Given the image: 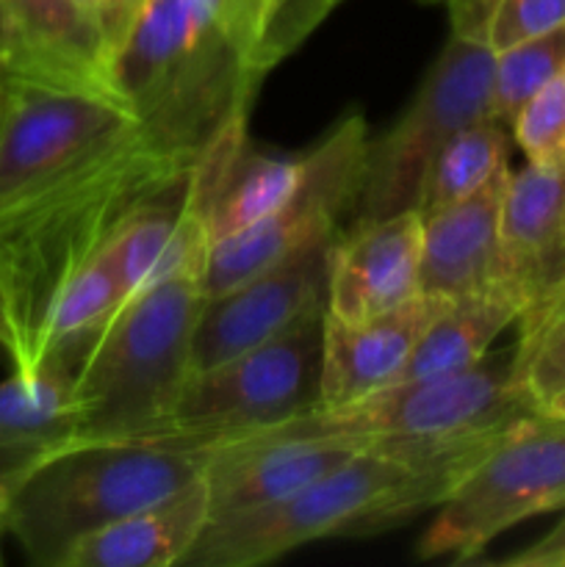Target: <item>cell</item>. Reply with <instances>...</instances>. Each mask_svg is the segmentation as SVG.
I'll list each match as a JSON object with an SVG mask.
<instances>
[{"mask_svg": "<svg viewBox=\"0 0 565 567\" xmlns=\"http://www.w3.org/2000/svg\"><path fill=\"white\" fill-rule=\"evenodd\" d=\"M496 280L518 291L524 310L565 282V164L526 161L507 175Z\"/></svg>", "mask_w": 565, "mask_h": 567, "instance_id": "obj_15", "label": "cell"}, {"mask_svg": "<svg viewBox=\"0 0 565 567\" xmlns=\"http://www.w3.org/2000/svg\"><path fill=\"white\" fill-rule=\"evenodd\" d=\"M421 230L419 210L355 221L332 247L327 313L358 324L410 302L419 293Z\"/></svg>", "mask_w": 565, "mask_h": 567, "instance_id": "obj_14", "label": "cell"}, {"mask_svg": "<svg viewBox=\"0 0 565 567\" xmlns=\"http://www.w3.org/2000/svg\"><path fill=\"white\" fill-rule=\"evenodd\" d=\"M336 238H321L208 299L194 332V371L214 369L327 310Z\"/></svg>", "mask_w": 565, "mask_h": 567, "instance_id": "obj_11", "label": "cell"}, {"mask_svg": "<svg viewBox=\"0 0 565 567\" xmlns=\"http://www.w3.org/2000/svg\"><path fill=\"white\" fill-rule=\"evenodd\" d=\"M530 164H565V75L543 86L510 122Z\"/></svg>", "mask_w": 565, "mask_h": 567, "instance_id": "obj_26", "label": "cell"}, {"mask_svg": "<svg viewBox=\"0 0 565 567\" xmlns=\"http://www.w3.org/2000/svg\"><path fill=\"white\" fill-rule=\"evenodd\" d=\"M125 293L103 247L61 286L50 302L39 330L33 369L39 363H53L78 377L86 354L92 352L109 321L120 313Z\"/></svg>", "mask_w": 565, "mask_h": 567, "instance_id": "obj_22", "label": "cell"}, {"mask_svg": "<svg viewBox=\"0 0 565 567\" xmlns=\"http://www.w3.org/2000/svg\"><path fill=\"white\" fill-rule=\"evenodd\" d=\"M557 25H565V0H496L487 20L485 44L499 53Z\"/></svg>", "mask_w": 565, "mask_h": 567, "instance_id": "obj_27", "label": "cell"}, {"mask_svg": "<svg viewBox=\"0 0 565 567\" xmlns=\"http://www.w3.org/2000/svg\"><path fill=\"white\" fill-rule=\"evenodd\" d=\"M493 3H496V0H446L454 37L485 42V31H487V20H491Z\"/></svg>", "mask_w": 565, "mask_h": 567, "instance_id": "obj_31", "label": "cell"}, {"mask_svg": "<svg viewBox=\"0 0 565 567\" xmlns=\"http://www.w3.org/2000/svg\"><path fill=\"white\" fill-rule=\"evenodd\" d=\"M205 457L177 437L72 443L9 498V532L33 565L64 567L89 535L203 476Z\"/></svg>", "mask_w": 565, "mask_h": 567, "instance_id": "obj_5", "label": "cell"}, {"mask_svg": "<svg viewBox=\"0 0 565 567\" xmlns=\"http://www.w3.org/2000/svg\"><path fill=\"white\" fill-rule=\"evenodd\" d=\"M502 565L513 567H565V515L548 535L532 543L526 551L502 559Z\"/></svg>", "mask_w": 565, "mask_h": 567, "instance_id": "obj_30", "label": "cell"}, {"mask_svg": "<svg viewBox=\"0 0 565 567\" xmlns=\"http://www.w3.org/2000/svg\"><path fill=\"white\" fill-rule=\"evenodd\" d=\"M543 413L554 415V419H565V391L557 393L554 399H548V402L543 404Z\"/></svg>", "mask_w": 565, "mask_h": 567, "instance_id": "obj_32", "label": "cell"}, {"mask_svg": "<svg viewBox=\"0 0 565 567\" xmlns=\"http://www.w3.org/2000/svg\"><path fill=\"white\" fill-rule=\"evenodd\" d=\"M565 75V25L552 28L546 33L524 39V42L504 48L496 53L493 66V120L510 127L521 109L548 86Z\"/></svg>", "mask_w": 565, "mask_h": 567, "instance_id": "obj_25", "label": "cell"}, {"mask_svg": "<svg viewBox=\"0 0 565 567\" xmlns=\"http://www.w3.org/2000/svg\"><path fill=\"white\" fill-rule=\"evenodd\" d=\"M72 3L100 28L111 48V59H114V50L125 42L127 31L147 0H72Z\"/></svg>", "mask_w": 565, "mask_h": 567, "instance_id": "obj_29", "label": "cell"}, {"mask_svg": "<svg viewBox=\"0 0 565 567\" xmlns=\"http://www.w3.org/2000/svg\"><path fill=\"white\" fill-rule=\"evenodd\" d=\"M205 302L203 277H177L122 305L75 377V443L166 435L194 374V332Z\"/></svg>", "mask_w": 565, "mask_h": 567, "instance_id": "obj_4", "label": "cell"}, {"mask_svg": "<svg viewBox=\"0 0 565 567\" xmlns=\"http://www.w3.org/2000/svg\"><path fill=\"white\" fill-rule=\"evenodd\" d=\"M302 175V155L260 153L247 133L222 144L194 172V199L210 244L247 230L269 216Z\"/></svg>", "mask_w": 565, "mask_h": 567, "instance_id": "obj_19", "label": "cell"}, {"mask_svg": "<svg viewBox=\"0 0 565 567\" xmlns=\"http://www.w3.org/2000/svg\"><path fill=\"white\" fill-rule=\"evenodd\" d=\"M282 0H147L111 59V89L170 158L203 166L247 133L264 78L282 61Z\"/></svg>", "mask_w": 565, "mask_h": 567, "instance_id": "obj_1", "label": "cell"}, {"mask_svg": "<svg viewBox=\"0 0 565 567\" xmlns=\"http://www.w3.org/2000/svg\"><path fill=\"white\" fill-rule=\"evenodd\" d=\"M515 382L537 408L565 391V282L537 299L515 321Z\"/></svg>", "mask_w": 565, "mask_h": 567, "instance_id": "obj_24", "label": "cell"}, {"mask_svg": "<svg viewBox=\"0 0 565 567\" xmlns=\"http://www.w3.org/2000/svg\"><path fill=\"white\" fill-rule=\"evenodd\" d=\"M524 299L504 282L446 299L415 343L397 382H421L458 374L485 358L496 338L518 321ZM393 382V385H397Z\"/></svg>", "mask_w": 565, "mask_h": 567, "instance_id": "obj_21", "label": "cell"}, {"mask_svg": "<svg viewBox=\"0 0 565 567\" xmlns=\"http://www.w3.org/2000/svg\"><path fill=\"white\" fill-rule=\"evenodd\" d=\"M510 144L513 138H510L507 125L496 120L465 127L438 153V158L427 169L415 210L421 216H430L491 186L499 175L510 169Z\"/></svg>", "mask_w": 565, "mask_h": 567, "instance_id": "obj_23", "label": "cell"}, {"mask_svg": "<svg viewBox=\"0 0 565 567\" xmlns=\"http://www.w3.org/2000/svg\"><path fill=\"white\" fill-rule=\"evenodd\" d=\"M369 138V125L360 111H349L338 120L302 155L299 183L269 216L210 244L203 271L205 297H219L297 249L338 236V221L358 203Z\"/></svg>", "mask_w": 565, "mask_h": 567, "instance_id": "obj_10", "label": "cell"}, {"mask_svg": "<svg viewBox=\"0 0 565 567\" xmlns=\"http://www.w3.org/2000/svg\"><path fill=\"white\" fill-rule=\"evenodd\" d=\"M9 532V520H6V504H0V543H3V535ZM3 563V557H0Z\"/></svg>", "mask_w": 565, "mask_h": 567, "instance_id": "obj_33", "label": "cell"}, {"mask_svg": "<svg viewBox=\"0 0 565 567\" xmlns=\"http://www.w3.org/2000/svg\"><path fill=\"white\" fill-rule=\"evenodd\" d=\"M443 302L446 299L415 293L391 313L358 324L325 310L319 410L349 408L391 388Z\"/></svg>", "mask_w": 565, "mask_h": 567, "instance_id": "obj_16", "label": "cell"}, {"mask_svg": "<svg viewBox=\"0 0 565 567\" xmlns=\"http://www.w3.org/2000/svg\"><path fill=\"white\" fill-rule=\"evenodd\" d=\"M427 471L366 446L302 491L210 520L183 567H253L321 537H369L435 507Z\"/></svg>", "mask_w": 565, "mask_h": 567, "instance_id": "obj_6", "label": "cell"}, {"mask_svg": "<svg viewBox=\"0 0 565 567\" xmlns=\"http://www.w3.org/2000/svg\"><path fill=\"white\" fill-rule=\"evenodd\" d=\"M341 0H282L275 20V39L282 59L294 53ZM421 3H446V0H421Z\"/></svg>", "mask_w": 565, "mask_h": 567, "instance_id": "obj_28", "label": "cell"}, {"mask_svg": "<svg viewBox=\"0 0 565 567\" xmlns=\"http://www.w3.org/2000/svg\"><path fill=\"white\" fill-rule=\"evenodd\" d=\"M0 347H6V327H3V316H0Z\"/></svg>", "mask_w": 565, "mask_h": 567, "instance_id": "obj_34", "label": "cell"}, {"mask_svg": "<svg viewBox=\"0 0 565 567\" xmlns=\"http://www.w3.org/2000/svg\"><path fill=\"white\" fill-rule=\"evenodd\" d=\"M75 441V377L53 363L14 369L0 382V504Z\"/></svg>", "mask_w": 565, "mask_h": 567, "instance_id": "obj_17", "label": "cell"}, {"mask_svg": "<svg viewBox=\"0 0 565 567\" xmlns=\"http://www.w3.org/2000/svg\"><path fill=\"white\" fill-rule=\"evenodd\" d=\"M0 81H3V75H0Z\"/></svg>", "mask_w": 565, "mask_h": 567, "instance_id": "obj_35", "label": "cell"}, {"mask_svg": "<svg viewBox=\"0 0 565 567\" xmlns=\"http://www.w3.org/2000/svg\"><path fill=\"white\" fill-rule=\"evenodd\" d=\"M515 352L496 349L458 374L397 382L341 410H316L288 430L349 435L415 471L465 476L521 421L541 413L515 382Z\"/></svg>", "mask_w": 565, "mask_h": 567, "instance_id": "obj_2", "label": "cell"}, {"mask_svg": "<svg viewBox=\"0 0 565 567\" xmlns=\"http://www.w3.org/2000/svg\"><path fill=\"white\" fill-rule=\"evenodd\" d=\"M147 144L116 94L3 75L0 236L92 186Z\"/></svg>", "mask_w": 565, "mask_h": 567, "instance_id": "obj_3", "label": "cell"}, {"mask_svg": "<svg viewBox=\"0 0 565 567\" xmlns=\"http://www.w3.org/2000/svg\"><path fill=\"white\" fill-rule=\"evenodd\" d=\"M565 509V419L535 413L507 432L438 507L415 554L471 563L499 535Z\"/></svg>", "mask_w": 565, "mask_h": 567, "instance_id": "obj_9", "label": "cell"}, {"mask_svg": "<svg viewBox=\"0 0 565 567\" xmlns=\"http://www.w3.org/2000/svg\"><path fill=\"white\" fill-rule=\"evenodd\" d=\"M366 446L369 443L360 437L297 432L288 426L210 446L203 471L210 520L280 502L336 471Z\"/></svg>", "mask_w": 565, "mask_h": 567, "instance_id": "obj_12", "label": "cell"}, {"mask_svg": "<svg viewBox=\"0 0 565 567\" xmlns=\"http://www.w3.org/2000/svg\"><path fill=\"white\" fill-rule=\"evenodd\" d=\"M496 53L485 42L449 37L421 78L408 109L388 131L369 138L355 221H374L415 210L427 169L458 133L493 120Z\"/></svg>", "mask_w": 565, "mask_h": 567, "instance_id": "obj_7", "label": "cell"}, {"mask_svg": "<svg viewBox=\"0 0 565 567\" xmlns=\"http://www.w3.org/2000/svg\"><path fill=\"white\" fill-rule=\"evenodd\" d=\"M0 72L114 94L109 42L72 0H0Z\"/></svg>", "mask_w": 565, "mask_h": 567, "instance_id": "obj_13", "label": "cell"}, {"mask_svg": "<svg viewBox=\"0 0 565 567\" xmlns=\"http://www.w3.org/2000/svg\"><path fill=\"white\" fill-rule=\"evenodd\" d=\"M507 175L510 169L463 203L421 216L419 293L454 299L496 282L499 214Z\"/></svg>", "mask_w": 565, "mask_h": 567, "instance_id": "obj_18", "label": "cell"}, {"mask_svg": "<svg viewBox=\"0 0 565 567\" xmlns=\"http://www.w3.org/2000/svg\"><path fill=\"white\" fill-rule=\"evenodd\" d=\"M210 524L203 476L181 491L89 535L64 567H172L183 565Z\"/></svg>", "mask_w": 565, "mask_h": 567, "instance_id": "obj_20", "label": "cell"}, {"mask_svg": "<svg viewBox=\"0 0 565 567\" xmlns=\"http://www.w3.org/2000/svg\"><path fill=\"white\" fill-rule=\"evenodd\" d=\"M321 343L325 313L214 369L194 371L164 437L210 449L316 413Z\"/></svg>", "mask_w": 565, "mask_h": 567, "instance_id": "obj_8", "label": "cell"}]
</instances>
